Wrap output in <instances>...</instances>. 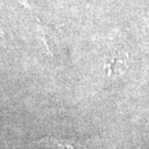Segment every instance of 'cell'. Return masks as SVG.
I'll return each mask as SVG.
<instances>
[{"mask_svg": "<svg viewBox=\"0 0 149 149\" xmlns=\"http://www.w3.org/2000/svg\"><path fill=\"white\" fill-rule=\"evenodd\" d=\"M41 141L47 142L49 144H52L53 147H56L57 149H76L72 142L62 141V139H57L53 138H44L41 139Z\"/></svg>", "mask_w": 149, "mask_h": 149, "instance_id": "obj_1", "label": "cell"}]
</instances>
